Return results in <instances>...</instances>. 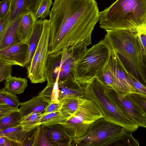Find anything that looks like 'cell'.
Masks as SVG:
<instances>
[{"label": "cell", "mask_w": 146, "mask_h": 146, "mask_svg": "<svg viewBox=\"0 0 146 146\" xmlns=\"http://www.w3.org/2000/svg\"><path fill=\"white\" fill-rule=\"evenodd\" d=\"M99 13L95 0H54L49 15L48 54L86 50Z\"/></svg>", "instance_id": "6da1fadb"}, {"label": "cell", "mask_w": 146, "mask_h": 146, "mask_svg": "<svg viewBox=\"0 0 146 146\" xmlns=\"http://www.w3.org/2000/svg\"><path fill=\"white\" fill-rule=\"evenodd\" d=\"M9 13L4 17L0 19V35L3 33L7 26Z\"/></svg>", "instance_id": "d590c367"}, {"label": "cell", "mask_w": 146, "mask_h": 146, "mask_svg": "<svg viewBox=\"0 0 146 146\" xmlns=\"http://www.w3.org/2000/svg\"><path fill=\"white\" fill-rule=\"evenodd\" d=\"M62 52H57L48 54L45 76L47 84H53L58 80L62 59Z\"/></svg>", "instance_id": "9a60e30c"}, {"label": "cell", "mask_w": 146, "mask_h": 146, "mask_svg": "<svg viewBox=\"0 0 146 146\" xmlns=\"http://www.w3.org/2000/svg\"><path fill=\"white\" fill-rule=\"evenodd\" d=\"M143 127L146 128V114H144Z\"/></svg>", "instance_id": "74e56055"}, {"label": "cell", "mask_w": 146, "mask_h": 146, "mask_svg": "<svg viewBox=\"0 0 146 146\" xmlns=\"http://www.w3.org/2000/svg\"><path fill=\"white\" fill-rule=\"evenodd\" d=\"M19 110L18 108H14L5 104H0V119Z\"/></svg>", "instance_id": "d6a6232c"}, {"label": "cell", "mask_w": 146, "mask_h": 146, "mask_svg": "<svg viewBox=\"0 0 146 146\" xmlns=\"http://www.w3.org/2000/svg\"><path fill=\"white\" fill-rule=\"evenodd\" d=\"M29 132L24 130L19 125L0 130V137H5L15 143L17 146H23Z\"/></svg>", "instance_id": "ffe728a7"}, {"label": "cell", "mask_w": 146, "mask_h": 146, "mask_svg": "<svg viewBox=\"0 0 146 146\" xmlns=\"http://www.w3.org/2000/svg\"><path fill=\"white\" fill-rule=\"evenodd\" d=\"M127 94L139 107L144 113L146 114V97L137 93Z\"/></svg>", "instance_id": "4dcf8cb0"}, {"label": "cell", "mask_w": 146, "mask_h": 146, "mask_svg": "<svg viewBox=\"0 0 146 146\" xmlns=\"http://www.w3.org/2000/svg\"><path fill=\"white\" fill-rule=\"evenodd\" d=\"M28 44L23 42L0 50V61L11 65L25 67Z\"/></svg>", "instance_id": "8fae6325"}, {"label": "cell", "mask_w": 146, "mask_h": 146, "mask_svg": "<svg viewBox=\"0 0 146 146\" xmlns=\"http://www.w3.org/2000/svg\"><path fill=\"white\" fill-rule=\"evenodd\" d=\"M127 132L122 126L101 117L91 125L78 146H113Z\"/></svg>", "instance_id": "52a82bcc"}, {"label": "cell", "mask_w": 146, "mask_h": 146, "mask_svg": "<svg viewBox=\"0 0 146 146\" xmlns=\"http://www.w3.org/2000/svg\"><path fill=\"white\" fill-rule=\"evenodd\" d=\"M43 21L41 19L36 21L33 33L28 41L27 55L25 66L26 68L30 64L39 43L42 31Z\"/></svg>", "instance_id": "d6986e66"}, {"label": "cell", "mask_w": 146, "mask_h": 146, "mask_svg": "<svg viewBox=\"0 0 146 146\" xmlns=\"http://www.w3.org/2000/svg\"><path fill=\"white\" fill-rule=\"evenodd\" d=\"M111 89L114 101L119 107L139 127H143L144 113L127 94L122 95Z\"/></svg>", "instance_id": "30bf717a"}, {"label": "cell", "mask_w": 146, "mask_h": 146, "mask_svg": "<svg viewBox=\"0 0 146 146\" xmlns=\"http://www.w3.org/2000/svg\"><path fill=\"white\" fill-rule=\"evenodd\" d=\"M80 85L84 97L97 105L104 119L122 126L127 132L133 133L137 130L139 126L128 117L117 105L110 88L98 77L90 82Z\"/></svg>", "instance_id": "277c9868"}, {"label": "cell", "mask_w": 146, "mask_h": 146, "mask_svg": "<svg viewBox=\"0 0 146 146\" xmlns=\"http://www.w3.org/2000/svg\"><path fill=\"white\" fill-rule=\"evenodd\" d=\"M40 126L29 132L24 143L23 146H37L38 138L40 128Z\"/></svg>", "instance_id": "f546056e"}, {"label": "cell", "mask_w": 146, "mask_h": 146, "mask_svg": "<svg viewBox=\"0 0 146 146\" xmlns=\"http://www.w3.org/2000/svg\"><path fill=\"white\" fill-rule=\"evenodd\" d=\"M21 15L9 24L0 35V50L21 42L18 33Z\"/></svg>", "instance_id": "2e32d148"}, {"label": "cell", "mask_w": 146, "mask_h": 146, "mask_svg": "<svg viewBox=\"0 0 146 146\" xmlns=\"http://www.w3.org/2000/svg\"><path fill=\"white\" fill-rule=\"evenodd\" d=\"M41 125L46 138L53 146H72L71 136L62 125Z\"/></svg>", "instance_id": "7c38bea8"}, {"label": "cell", "mask_w": 146, "mask_h": 146, "mask_svg": "<svg viewBox=\"0 0 146 146\" xmlns=\"http://www.w3.org/2000/svg\"><path fill=\"white\" fill-rule=\"evenodd\" d=\"M21 15L19 26L18 33L21 42L27 43L33 33L35 21L34 15L31 12Z\"/></svg>", "instance_id": "e0dca14e"}, {"label": "cell", "mask_w": 146, "mask_h": 146, "mask_svg": "<svg viewBox=\"0 0 146 146\" xmlns=\"http://www.w3.org/2000/svg\"><path fill=\"white\" fill-rule=\"evenodd\" d=\"M43 114L33 113L23 117L20 125L24 131L29 132L41 125L40 119Z\"/></svg>", "instance_id": "603a6c76"}, {"label": "cell", "mask_w": 146, "mask_h": 146, "mask_svg": "<svg viewBox=\"0 0 146 146\" xmlns=\"http://www.w3.org/2000/svg\"><path fill=\"white\" fill-rule=\"evenodd\" d=\"M6 137L5 136L0 137V146H5Z\"/></svg>", "instance_id": "8d00e7d4"}, {"label": "cell", "mask_w": 146, "mask_h": 146, "mask_svg": "<svg viewBox=\"0 0 146 146\" xmlns=\"http://www.w3.org/2000/svg\"><path fill=\"white\" fill-rule=\"evenodd\" d=\"M5 80L4 89L16 95L23 93L27 86V80L25 78L11 76Z\"/></svg>", "instance_id": "44dd1931"}, {"label": "cell", "mask_w": 146, "mask_h": 146, "mask_svg": "<svg viewBox=\"0 0 146 146\" xmlns=\"http://www.w3.org/2000/svg\"><path fill=\"white\" fill-rule=\"evenodd\" d=\"M123 68L131 85L135 89L137 93L146 97V86L141 82L134 75L129 72L122 64Z\"/></svg>", "instance_id": "4316f807"}, {"label": "cell", "mask_w": 146, "mask_h": 146, "mask_svg": "<svg viewBox=\"0 0 146 146\" xmlns=\"http://www.w3.org/2000/svg\"><path fill=\"white\" fill-rule=\"evenodd\" d=\"M48 104L38 95L28 101L20 103L19 110L23 117L33 113L43 114Z\"/></svg>", "instance_id": "ac0fdd59"}, {"label": "cell", "mask_w": 146, "mask_h": 146, "mask_svg": "<svg viewBox=\"0 0 146 146\" xmlns=\"http://www.w3.org/2000/svg\"><path fill=\"white\" fill-rule=\"evenodd\" d=\"M62 106L61 102L59 103L51 102L48 103L46 106L43 115L55 112L60 110Z\"/></svg>", "instance_id": "e575fe53"}, {"label": "cell", "mask_w": 146, "mask_h": 146, "mask_svg": "<svg viewBox=\"0 0 146 146\" xmlns=\"http://www.w3.org/2000/svg\"><path fill=\"white\" fill-rule=\"evenodd\" d=\"M20 103L16 95L7 91L4 88L0 89V104L18 108Z\"/></svg>", "instance_id": "484cf974"}, {"label": "cell", "mask_w": 146, "mask_h": 146, "mask_svg": "<svg viewBox=\"0 0 146 146\" xmlns=\"http://www.w3.org/2000/svg\"><path fill=\"white\" fill-rule=\"evenodd\" d=\"M112 50L104 38L87 49L72 67L71 74L75 80L82 84L96 77L107 63Z\"/></svg>", "instance_id": "5b68a950"}, {"label": "cell", "mask_w": 146, "mask_h": 146, "mask_svg": "<svg viewBox=\"0 0 146 146\" xmlns=\"http://www.w3.org/2000/svg\"><path fill=\"white\" fill-rule=\"evenodd\" d=\"M58 80L53 84H47L38 94L42 100L48 104L51 102L59 103Z\"/></svg>", "instance_id": "7402d4cb"}, {"label": "cell", "mask_w": 146, "mask_h": 146, "mask_svg": "<svg viewBox=\"0 0 146 146\" xmlns=\"http://www.w3.org/2000/svg\"><path fill=\"white\" fill-rule=\"evenodd\" d=\"M104 39L118 55L131 73L146 86L144 55L135 37L138 29L106 30Z\"/></svg>", "instance_id": "3957f363"}, {"label": "cell", "mask_w": 146, "mask_h": 146, "mask_svg": "<svg viewBox=\"0 0 146 146\" xmlns=\"http://www.w3.org/2000/svg\"><path fill=\"white\" fill-rule=\"evenodd\" d=\"M68 117L65 113L61 110L43 115L40 119L41 125L62 124Z\"/></svg>", "instance_id": "cb8c5ba5"}, {"label": "cell", "mask_w": 146, "mask_h": 146, "mask_svg": "<svg viewBox=\"0 0 146 146\" xmlns=\"http://www.w3.org/2000/svg\"><path fill=\"white\" fill-rule=\"evenodd\" d=\"M9 1L10 5L7 20V25L24 13L31 12L34 16L41 0Z\"/></svg>", "instance_id": "4fadbf2b"}, {"label": "cell", "mask_w": 146, "mask_h": 146, "mask_svg": "<svg viewBox=\"0 0 146 146\" xmlns=\"http://www.w3.org/2000/svg\"><path fill=\"white\" fill-rule=\"evenodd\" d=\"M132 132H127L117 140L113 146H139V143L132 136Z\"/></svg>", "instance_id": "f1b7e54d"}, {"label": "cell", "mask_w": 146, "mask_h": 146, "mask_svg": "<svg viewBox=\"0 0 146 146\" xmlns=\"http://www.w3.org/2000/svg\"><path fill=\"white\" fill-rule=\"evenodd\" d=\"M118 54L112 50L107 63L97 77L106 86L122 95L137 93L130 84Z\"/></svg>", "instance_id": "ba28073f"}, {"label": "cell", "mask_w": 146, "mask_h": 146, "mask_svg": "<svg viewBox=\"0 0 146 146\" xmlns=\"http://www.w3.org/2000/svg\"><path fill=\"white\" fill-rule=\"evenodd\" d=\"M12 66L0 61V82L11 76Z\"/></svg>", "instance_id": "1f68e13d"}, {"label": "cell", "mask_w": 146, "mask_h": 146, "mask_svg": "<svg viewBox=\"0 0 146 146\" xmlns=\"http://www.w3.org/2000/svg\"><path fill=\"white\" fill-rule=\"evenodd\" d=\"M9 0H3L0 2V19L5 16L9 13L10 8Z\"/></svg>", "instance_id": "836d02e7"}, {"label": "cell", "mask_w": 146, "mask_h": 146, "mask_svg": "<svg viewBox=\"0 0 146 146\" xmlns=\"http://www.w3.org/2000/svg\"><path fill=\"white\" fill-rule=\"evenodd\" d=\"M58 99L60 101L73 98H84L81 85L75 80L72 74L62 81H58Z\"/></svg>", "instance_id": "5bb4252c"}, {"label": "cell", "mask_w": 146, "mask_h": 146, "mask_svg": "<svg viewBox=\"0 0 146 146\" xmlns=\"http://www.w3.org/2000/svg\"><path fill=\"white\" fill-rule=\"evenodd\" d=\"M52 3V0H41L34 16L36 21L38 18L43 19L49 15L50 8Z\"/></svg>", "instance_id": "83f0119b"}, {"label": "cell", "mask_w": 146, "mask_h": 146, "mask_svg": "<svg viewBox=\"0 0 146 146\" xmlns=\"http://www.w3.org/2000/svg\"><path fill=\"white\" fill-rule=\"evenodd\" d=\"M102 117L97 105L91 100L83 98L75 110L61 125L71 136L72 146H78L91 125Z\"/></svg>", "instance_id": "8992f818"}, {"label": "cell", "mask_w": 146, "mask_h": 146, "mask_svg": "<svg viewBox=\"0 0 146 146\" xmlns=\"http://www.w3.org/2000/svg\"><path fill=\"white\" fill-rule=\"evenodd\" d=\"M100 27L105 30L133 29L146 25V0H116L100 12Z\"/></svg>", "instance_id": "7a4b0ae2"}, {"label": "cell", "mask_w": 146, "mask_h": 146, "mask_svg": "<svg viewBox=\"0 0 146 146\" xmlns=\"http://www.w3.org/2000/svg\"><path fill=\"white\" fill-rule=\"evenodd\" d=\"M23 117L19 110L0 119V130L19 125L20 120Z\"/></svg>", "instance_id": "d4e9b609"}, {"label": "cell", "mask_w": 146, "mask_h": 146, "mask_svg": "<svg viewBox=\"0 0 146 146\" xmlns=\"http://www.w3.org/2000/svg\"><path fill=\"white\" fill-rule=\"evenodd\" d=\"M50 30V24L49 20L44 19L39 43L30 64L26 67L27 77L32 83H42L46 80L45 69L48 54Z\"/></svg>", "instance_id": "9c48e42d"}]
</instances>
